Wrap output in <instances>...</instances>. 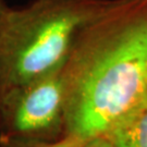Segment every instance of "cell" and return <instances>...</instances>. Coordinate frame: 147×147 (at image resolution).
I'll return each instance as SVG.
<instances>
[{"instance_id": "cell-6", "label": "cell", "mask_w": 147, "mask_h": 147, "mask_svg": "<svg viewBox=\"0 0 147 147\" xmlns=\"http://www.w3.org/2000/svg\"><path fill=\"white\" fill-rule=\"evenodd\" d=\"M81 147H113V145L106 135H99L86 140Z\"/></svg>"}, {"instance_id": "cell-2", "label": "cell", "mask_w": 147, "mask_h": 147, "mask_svg": "<svg viewBox=\"0 0 147 147\" xmlns=\"http://www.w3.org/2000/svg\"><path fill=\"white\" fill-rule=\"evenodd\" d=\"M95 0H40L0 19V95L62 68L81 32L104 8Z\"/></svg>"}, {"instance_id": "cell-3", "label": "cell", "mask_w": 147, "mask_h": 147, "mask_svg": "<svg viewBox=\"0 0 147 147\" xmlns=\"http://www.w3.org/2000/svg\"><path fill=\"white\" fill-rule=\"evenodd\" d=\"M64 133L63 67L0 95V138L55 141Z\"/></svg>"}, {"instance_id": "cell-7", "label": "cell", "mask_w": 147, "mask_h": 147, "mask_svg": "<svg viewBox=\"0 0 147 147\" xmlns=\"http://www.w3.org/2000/svg\"><path fill=\"white\" fill-rule=\"evenodd\" d=\"M3 13H5V10L2 9V5H1V2H0V19H1V16H2Z\"/></svg>"}, {"instance_id": "cell-5", "label": "cell", "mask_w": 147, "mask_h": 147, "mask_svg": "<svg viewBox=\"0 0 147 147\" xmlns=\"http://www.w3.org/2000/svg\"><path fill=\"white\" fill-rule=\"evenodd\" d=\"M86 140L72 134H63L55 141H20L0 138V147H81Z\"/></svg>"}, {"instance_id": "cell-4", "label": "cell", "mask_w": 147, "mask_h": 147, "mask_svg": "<svg viewBox=\"0 0 147 147\" xmlns=\"http://www.w3.org/2000/svg\"><path fill=\"white\" fill-rule=\"evenodd\" d=\"M104 135L113 147H147V95Z\"/></svg>"}, {"instance_id": "cell-1", "label": "cell", "mask_w": 147, "mask_h": 147, "mask_svg": "<svg viewBox=\"0 0 147 147\" xmlns=\"http://www.w3.org/2000/svg\"><path fill=\"white\" fill-rule=\"evenodd\" d=\"M64 133L104 135L147 95V0H116L84 27L63 65Z\"/></svg>"}]
</instances>
